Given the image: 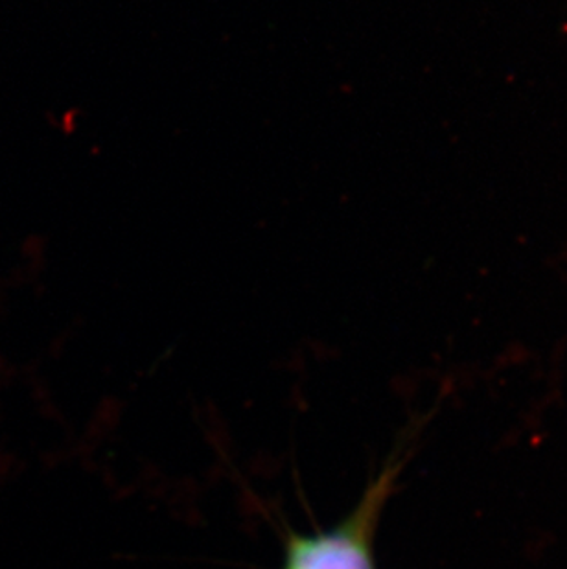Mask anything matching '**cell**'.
I'll use <instances>...</instances> for the list:
<instances>
[{"label":"cell","instance_id":"1","mask_svg":"<svg viewBox=\"0 0 567 569\" xmlns=\"http://www.w3.org/2000/svg\"><path fill=\"white\" fill-rule=\"evenodd\" d=\"M380 498L372 490L356 512L330 529L291 532L284 546L282 569H375L370 529Z\"/></svg>","mask_w":567,"mask_h":569}]
</instances>
